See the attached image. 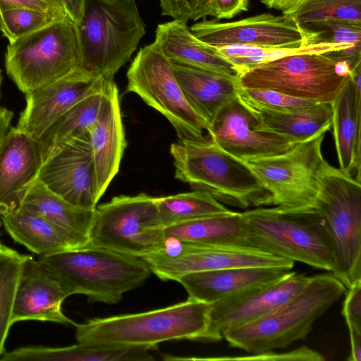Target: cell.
<instances>
[{"label": "cell", "instance_id": "26", "mask_svg": "<svg viewBox=\"0 0 361 361\" xmlns=\"http://www.w3.org/2000/svg\"><path fill=\"white\" fill-rule=\"evenodd\" d=\"M154 42L170 61L238 76L234 66L214 48L196 37L186 22L173 19L159 24L156 29Z\"/></svg>", "mask_w": 361, "mask_h": 361}, {"label": "cell", "instance_id": "39", "mask_svg": "<svg viewBox=\"0 0 361 361\" xmlns=\"http://www.w3.org/2000/svg\"><path fill=\"white\" fill-rule=\"evenodd\" d=\"M25 8L47 13L62 20L68 16L61 0H0V10Z\"/></svg>", "mask_w": 361, "mask_h": 361}, {"label": "cell", "instance_id": "3", "mask_svg": "<svg viewBox=\"0 0 361 361\" xmlns=\"http://www.w3.org/2000/svg\"><path fill=\"white\" fill-rule=\"evenodd\" d=\"M349 47L322 43L261 63L238 75L244 89H263L298 99L331 104L348 80L351 70L325 53Z\"/></svg>", "mask_w": 361, "mask_h": 361}, {"label": "cell", "instance_id": "30", "mask_svg": "<svg viewBox=\"0 0 361 361\" xmlns=\"http://www.w3.org/2000/svg\"><path fill=\"white\" fill-rule=\"evenodd\" d=\"M271 130L285 137L293 144L326 133L332 122L331 104L293 111H276L246 104Z\"/></svg>", "mask_w": 361, "mask_h": 361}, {"label": "cell", "instance_id": "44", "mask_svg": "<svg viewBox=\"0 0 361 361\" xmlns=\"http://www.w3.org/2000/svg\"><path fill=\"white\" fill-rule=\"evenodd\" d=\"M302 1H304V0H293V1H291V3H290V4L289 7H288L286 10H288V9H290V8H293V7H294V6H297L298 4H300V2H302ZM286 10H285V11H286Z\"/></svg>", "mask_w": 361, "mask_h": 361}, {"label": "cell", "instance_id": "42", "mask_svg": "<svg viewBox=\"0 0 361 361\" xmlns=\"http://www.w3.org/2000/svg\"><path fill=\"white\" fill-rule=\"evenodd\" d=\"M13 118V113L12 111L5 108L0 107V148L3 141L11 128V122ZM1 222L0 221V226Z\"/></svg>", "mask_w": 361, "mask_h": 361}, {"label": "cell", "instance_id": "35", "mask_svg": "<svg viewBox=\"0 0 361 361\" xmlns=\"http://www.w3.org/2000/svg\"><path fill=\"white\" fill-rule=\"evenodd\" d=\"M61 20L47 13L25 8L0 10V27L2 35L13 42Z\"/></svg>", "mask_w": 361, "mask_h": 361}, {"label": "cell", "instance_id": "20", "mask_svg": "<svg viewBox=\"0 0 361 361\" xmlns=\"http://www.w3.org/2000/svg\"><path fill=\"white\" fill-rule=\"evenodd\" d=\"M99 201L117 174L126 147L118 90L114 80L108 82L98 116L90 132Z\"/></svg>", "mask_w": 361, "mask_h": 361}, {"label": "cell", "instance_id": "2", "mask_svg": "<svg viewBox=\"0 0 361 361\" xmlns=\"http://www.w3.org/2000/svg\"><path fill=\"white\" fill-rule=\"evenodd\" d=\"M346 290L331 271L312 276L306 286L284 305L263 317L224 331L223 338L231 347L252 354L285 348L305 339L315 322Z\"/></svg>", "mask_w": 361, "mask_h": 361}, {"label": "cell", "instance_id": "5", "mask_svg": "<svg viewBox=\"0 0 361 361\" xmlns=\"http://www.w3.org/2000/svg\"><path fill=\"white\" fill-rule=\"evenodd\" d=\"M175 178L217 201L246 209L272 205L271 195L247 164L212 139L172 143Z\"/></svg>", "mask_w": 361, "mask_h": 361}, {"label": "cell", "instance_id": "40", "mask_svg": "<svg viewBox=\"0 0 361 361\" xmlns=\"http://www.w3.org/2000/svg\"><path fill=\"white\" fill-rule=\"evenodd\" d=\"M249 0H211L205 11L218 20L231 19L248 10Z\"/></svg>", "mask_w": 361, "mask_h": 361}, {"label": "cell", "instance_id": "1", "mask_svg": "<svg viewBox=\"0 0 361 361\" xmlns=\"http://www.w3.org/2000/svg\"><path fill=\"white\" fill-rule=\"evenodd\" d=\"M210 304L188 298L145 312L94 318L76 324L78 343L157 348L162 342H216L223 338L211 327Z\"/></svg>", "mask_w": 361, "mask_h": 361}, {"label": "cell", "instance_id": "29", "mask_svg": "<svg viewBox=\"0 0 361 361\" xmlns=\"http://www.w3.org/2000/svg\"><path fill=\"white\" fill-rule=\"evenodd\" d=\"M242 212L200 217L165 227L166 239L207 245H244Z\"/></svg>", "mask_w": 361, "mask_h": 361}, {"label": "cell", "instance_id": "22", "mask_svg": "<svg viewBox=\"0 0 361 361\" xmlns=\"http://www.w3.org/2000/svg\"><path fill=\"white\" fill-rule=\"evenodd\" d=\"M361 64L355 67L332 107L333 134L340 169L352 175L357 171L360 182Z\"/></svg>", "mask_w": 361, "mask_h": 361}, {"label": "cell", "instance_id": "6", "mask_svg": "<svg viewBox=\"0 0 361 361\" xmlns=\"http://www.w3.org/2000/svg\"><path fill=\"white\" fill-rule=\"evenodd\" d=\"M244 245L332 272L334 262L322 220L313 207H257L242 212Z\"/></svg>", "mask_w": 361, "mask_h": 361}, {"label": "cell", "instance_id": "24", "mask_svg": "<svg viewBox=\"0 0 361 361\" xmlns=\"http://www.w3.org/2000/svg\"><path fill=\"white\" fill-rule=\"evenodd\" d=\"M170 61L187 102L208 125L220 108L238 94V76Z\"/></svg>", "mask_w": 361, "mask_h": 361}, {"label": "cell", "instance_id": "33", "mask_svg": "<svg viewBox=\"0 0 361 361\" xmlns=\"http://www.w3.org/2000/svg\"><path fill=\"white\" fill-rule=\"evenodd\" d=\"M299 26L327 20H340L361 25V0H304L282 12Z\"/></svg>", "mask_w": 361, "mask_h": 361}, {"label": "cell", "instance_id": "14", "mask_svg": "<svg viewBox=\"0 0 361 361\" xmlns=\"http://www.w3.org/2000/svg\"><path fill=\"white\" fill-rule=\"evenodd\" d=\"M207 134L219 147L243 161L280 154L294 145L269 130L238 94L217 111Z\"/></svg>", "mask_w": 361, "mask_h": 361}, {"label": "cell", "instance_id": "34", "mask_svg": "<svg viewBox=\"0 0 361 361\" xmlns=\"http://www.w3.org/2000/svg\"><path fill=\"white\" fill-rule=\"evenodd\" d=\"M27 257L8 247L0 253V355L12 325L16 291Z\"/></svg>", "mask_w": 361, "mask_h": 361}, {"label": "cell", "instance_id": "48", "mask_svg": "<svg viewBox=\"0 0 361 361\" xmlns=\"http://www.w3.org/2000/svg\"><path fill=\"white\" fill-rule=\"evenodd\" d=\"M0 30H1V27H0Z\"/></svg>", "mask_w": 361, "mask_h": 361}, {"label": "cell", "instance_id": "45", "mask_svg": "<svg viewBox=\"0 0 361 361\" xmlns=\"http://www.w3.org/2000/svg\"><path fill=\"white\" fill-rule=\"evenodd\" d=\"M8 247L4 245L1 242H0V252L5 250Z\"/></svg>", "mask_w": 361, "mask_h": 361}, {"label": "cell", "instance_id": "13", "mask_svg": "<svg viewBox=\"0 0 361 361\" xmlns=\"http://www.w3.org/2000/svg\"><path fill=\"white\" fill-rule=\"evenodd\" d=\"M163 281H177L188 274L245 267H281L295 262L242 245H207L167 239L164 248L142 257Z\"/></svg>", "mask_w": 361, "mask_h": 361}, {"label": "cell", "instance_id": "10", "mask_svg": "<svg viewBox=\"0 0 361 361\" xmlns=\"http://www.w3.org/2000/svg\"><path fill=\"white\" fill-rule=\"evenodd\" d=\"M156 197L120 195L96 207L89 245L142 257L164 247Z\"/></svg>", "mask_w": 361, "mask_h": 361}, {"label": "cell", "instance_id": "4", "mask_svg": "<svg viewBox=\"0 0 361 361\" xmlns=\"http://www.w3.org/2000/svg\"><path fill=\"white\" fill-rule=\"evenodd\" d=\"M38 260L68 296L85 295L90 301L109 305L118 303L125 293L140 286L152 274L142 257L89 244Z\"/></svg>", "mask_w": 361, "mask_h": 361}, {"label": "cell", "instance_id": "36", "mask_svg": "<svg viewBox=\"0 0 361 361\" xmlns=\"http://www.w3.org/2000/svg\"><path fill=\"white\" fill-rule=\"evenodd\" d=\"M238 94L246 104L276 111L302 110L320 103L263 89H244L239 87Z\"/></svg>", "mask_w": 361, "mask_h": 361}, {"label": "cell", "instance_id": "11", "mask_svg": "<svg viewBox=\"0 0 361 361\" xmlns=\"http://www.w3.org/2000/svg\"><path fill=\"white\" fill-rule=\"evenodd\" d=\"M127 91L137 94L172 125L178 140L203 142L209 125L190 106L172 64L154 42L140 49L127 72Z\"/></svg>", "mask_w": 361, "mask_h": 361}, {"label": "cell", "instance_id": "17", "mask_svg": "<svg viewBox=\"0 0 361 361\" xmlns=\"http://www.w3.org/2000/svg\"><path fill=\"white\" fill-rule=\"evenodd\" d=\"M310 277L291 271L280 279L247 288L210 304L212 329L223 338L224 331L267 315L299 293Z\"/></svg>", "mask_w": 361, "mask_h": 361}, {"label": "cell", "instance_id": "31", "mask_svg": "<svg viewBox=\"0 0 361 361\" xmlns=\"http://www.w3.org/2000/svg\"><path fill=\"white\" fill-rule=\"evenodd\" d=\"M109 80L68 109L40 137L37 143L41 164L63 144L90 134L100 110Z\"/></svg>", "mask_w": 361, "mask_h": 361}, {"label": "cell", "instance_id": "46", "mask_svg": "<svg viewBox=\"0 0 361 361\" xmlns=\"http://www.w3.org/2000/svg\"><path fill=\"white\" fill-rule=\"evenodd\" d=\"M3 76H2V71L0 70V92H1V87L2 83Z\"/></svg>", "mask_w": 361, "mask_h": 361}, {"label": "cell", "instance_id": "21", "mask_svg": "<svg viewBox=\"0 0 361 361\" xmlns=\"http://www.w3.org/2000/svg\"><path fill=\"white\" fill-rule=\"evenodd\" d=\"M40 165L37 142L11 126L0 148V216L20 209Z\"/></svg>", "mask_w": 361, "mask_h": 361}, {"label": "cell", "instance_id": "19", "mask_svg": "<svg viewBox=\"0 0 361 361\" xmlns=\"http://www.w3.org/2000/svg\"><path fill=\"white\" fill-rule=\"evenodd\" d=\"M67 297L59 281L38 259L27 255L16 291L12 324L24 320H39L75 326L76 323L61 309Z\"/></svg>", "mask_w": 361, "mask_h": 361}, {"label": "cell", "instance_id": "12", "mask_svg": "<svg viewBox=\"0 0 361 361\" xmlns=\"http://www.w3.org/2000/svg\"><path fill=\"white\" fill-rule=\"evenodd\" d=\"M324 135L296 143L280 154L245 161L271 194L272 205L313 207L322 173L328 164L322 152Z\"/></svg>", "mask_w": 361, "mask_h": 361}, {"label": "cell", "instance_id": "15", "mask_svg": "<svg viewBox=\"0 0 361 361\" xmlns=\"http://www.w3.org/2000/svg\"><path fill=\"white\" fill-rule=\"evenodd\" d=\"M190 30L200 40L212 47L247 46L297 49L304 45L299 25L288 15L264 13L233 22L204 20Z\"/></svg>", "mask_w": 361, "mask_h": 361}, {"label": "cell", "instance_id": "32", "mask_svg": "<svg viewBox=\"0 0 361 361\" xmlns=\"http://www.w3.org/2000/svg\"><path fill=\"white\" fill-rule=\"evenodd\" d=\"M156 202L164 227L231 211L210 194L197 190L156 197Z\"/></svg>", "mask_w": 361, "mask_h": 361}, {"label": "cell", "instance_id": "43", "mask_svg": "<svg viewBox=\"0 0 361 361\" xmlns=\"http://www.w3.org/2000/svg\"><path fill=\"white\" fill-rule=\"evenodd\" d=\"M293 0H260L267 8H274L282 12L286 10Z\"/></svg>", "mask_w": 361, "mask_h": 361}, {"label": "cell", "instance_id": "38", "mask_svg": "<svg viewBox=\"0 0 361 361\" xmlns=\"http://www.w3.org/2000/svg\"><path fill=\"white\" fill-rule=\"evenodd\" d=\"M342 307L348 331H361V280L352 284L345 292Z\"/></svg>", "mask_w": 361, "mask_h": 361}, {"label": "cell", "instance_id": "41", "mask_svg": "<svg viewBox=\"0 0 361 361\" xmlns=\"http://www.w3.org/2000/svg\"><path fill=\"white\" fill-rule=\"evenodd\" d=\"M69 18L77 25L80 23L87 0H61Z\"/></svg>", "mask_w": 361, "mask_h": 361}, {"label": "cell", "instance_id": "27", "mask_svg": "<svg viewBox=\"0 0 361 361\" xmlns=\"http://www.w3.org/2000/svg\"><path fill=\"white\" fill-rule=\"evenodd\" d=\"M149 349L92 343L61 347L26 346L5 353V361H152Z\"/></svg>", "mask_w": 361, "mask_h": 361}, {"label": "cell", "instance_id": "23", "mask_svg": "<svg viewBox=\"0 0 361 361\" xmlns=\"http://www.w3.org/2000/svg\"><path fill=\"white\" fill-rule=\"evenodd\" d=\"M291 270L281 267L227 268L188 274L177 282L186 290L188 298L212 304L247 288L280 279Z\"/></svg>", "mask_w": 361, "mask_h": 361}, {"label": "cell", "instance_id": "9", "mask_svg": "<svg viewBox=\"0 0 361 361\" xmlns=\"http://www.w3.org/2000/svg\"><path fill=\"white\" fill-rule=\"evenodd\" d=\"M8 76L26 94L80 67L77 24L68 16L9 42L4 57Z\"/></svg>", "mask_w": 361, "mask_h": 361}, {"label": "cell", "instance_id": "47", "mask_svg": "<svg viewBox=\"0 0 361 361\" xmlns=\"http://www.w3.org/2000/svg\"><path fill=\"white\" fill-rule=\"evenodd\" d=\"M7 248H8V247H7ZM7 248H6V249H7ZM2 252H3V251H2ZM1 252H0V253H1Z\"/></svg>", "mask_w": 361, "mask_h": 361}, {"label": "cell", "instance_id": "25", "mask_svg": "<svg viewBox=\"0 0 361 361\" xmlns=\"http://www.w3.org/2000/svg\"><path fill=\"white\" fill-rule=\"evenodd\" d=\"M20 208L46 218L78 247L89 244L95 210L74 205L51 191L37 177L30 185Z\"/></svg>", "mask_w": 361, "mask_h": 361}, {"label": "cell", "instance_id": "37", "mask_svg": "<svg viewBox=\"0 0 361 361\" xmlns=\"http://www.w3.org/2000/svg\"><path fill=\"white\" fill-rule=\"evenodd\" d=\"M161 14L184 22L205 18L211 0H159Z\"/></svg>", "mask_w": 361, "mask_h": 361}, {"label": "cell", "instance_id": "16", "mask_svg": "<svg viewBox=\"0 0 361 361\" xmlns=\"http://www.w3.org/2000/svg\"><path fill=\"white\" fill-rule=\"evenodd\" d=\"M37 178L68 202L95 209L99 201L90 134L72 139L54 150L42 162Z\"/></svg>", "mask_w": 361, "mask_h": 361}, {"label": "cell", "instance_id": "18", "mask_svg": "<svg viewBox=\"0 0 361 361\" xmlns=\"http://www.w3.org/2000/svg\"><path fill=\"white\" fill-rule=\"evenodd\" d=\"M107 80L78 67L66 76L25 94V106L16 128L38 141L54 123Z\"/></svg>", "mask_w": 361, "mask_h": 361}, {"label": "cell", "instance_id": "8", "mask_svg": "<svg viewBox=\"0 0 361 361\" xmlns=\"http://www.w3.org/2000/svg\"><path fill=\"white\" fill-rule=\"evenodd\" d=\"M313 208L332 251V273L348 288L361 280V185L329 163L319 180Z\"/></svg>", "mask_w": 361, "mask_h": 361}, {"label": "cell", "instance_id": "28", "mask_svg": "<svg viewBox=\"0 0 361 361\" xmlns=\"http://www.w3.org/2000/svg\"><path fill=\"white\" fill-rule=\"evenodd\" d=\"M1 219L16 242L40 257L78 247L56 226L36 213L20 208Z\"/></svg>", "mask_w": 361, "mask_h": 361}, {"label": "cell", "instance_id": "7", "mask_svg": "<svg viewBox=\"0 0 361 361\" xmlns=\"http://www.w3.org/2000/svg\"><path fill=\"white\" fill-rule=\"evenodd\" d=\"M77 25L80 68L106 80H114L145 34L135 0H87Z\"/></svg>", "mask_w": 361, "mask_h": 361}]
</instances>
